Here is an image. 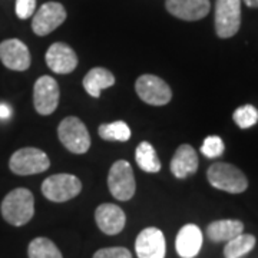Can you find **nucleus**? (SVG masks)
<instances>
[{
  "label": "nucleus",
  "instance_id": "obj_17",
  "mask_svg": "<svg viewBox=\"0 0 258 258\" xmlns=\"http://www.w3.org/2000/svg\"><path fill=\"white\" fill-rule=\"evenodd\" d=\"M200 161L197 151L188 144H182L178 148L171 159V172L175 178L184 179L189 175H194L198 169Z\"/></svg>",
  "mask_w": 258,
  "mask_h": 258
},
{
  "label": "nucleus",
  "instance_id": "obj_10",
  "mask_svg": "<svg viewBox=\"0 0 258 258\" xmlns=\"http://www.w3.org/2000/svg\"><path fill=\"white\" fill-rule=\"evenodd\" d=\"M59 85L52 76H40L33 86V105L37 113L50 115L59 105Z\"/></svg>",
  "mask_w": 258,
  "mask_h": 258
},
{
  "label": "nucleus",
  "instance_id": "obj_4",
  "mask_svg": "<svg viewBox=\"0 0 258 258\" xmlns=\"http://www.w3.org/2000/svg\"><path fill=\"white\" fill-rule=\"evenodd\" d=\"M50 159L42 149L22 148L16 151L9 161L10 171L16 175H35L49 169Z\"/></svg>",
  "mask_w": 258,
  "mask_h": 258
},
{
  "label": "nucleus",
  "instance_id": "obj_25",
  "mask_svg": "<svg viewBox=\"0 0 258 258\" xmlns=\"http://www.w3.org/2000/svg\"><path fill=\"white\" fill-rule=\"evenodd\" d=\"M225 151V145L224 141L217 135H211L208 138H205L203 147H201V152L203 155L207 158H217L224 154Z\"/></svg>",
  "mask_w": 258,
  "mask_h": 258
},
{
  "label": "nucleus",
  "instance_id": "obj_9",
  "mask_svg": "<svg viewBox=\"0 0 258 258\" xmlns=\"http://www.w3.org/2000/svg\"><path fill=\"white\" fill-rule=\"evenodd\" d=\"M66 20V10L57 2L42 5L32 19V29L37 36H46Z\"/></svg>",
  "mask_w": 258,
  "mask_h": 258
},
{
  "label": "nucleus",
  "instance_id": "obj_29",
  "mask_svg": "<svg viewBox=\"0 0 258 258\" xmlns=\"http://www.w3.org/2000/svg\"><path fill=\"white\" fill-rule=\"evenodd\" d=\"M248 8H258V0H244Z\"/></svg>",
  "mask_w": 258,
  "mask_h": 258
},
{
  "label": "nucleus",
  "instance_id": "obj_22",
  "mask_svg": "<svg viewBox=\"0 0 258 258\" xmlns=\"http://www.w3.org/2000/svg\"><path fill=\"white\" fill-rule=\"evenodd\" d=\"M98 134L102 139L109 142H126L131 139V128L123 120H115L112 123H102Z\"/></svg>",
  "mask_w": 258,
  "mask_h": 258
},
{
  "label": "nucleus",
  "instance_id": "obj_19",
  "mask_svg": "<svg viewBox=\"0 0 258 258\" xmlns=\"http://www.w3.org/2000/svg\"><path fill=\"white\" fill-rule=\"evenodd\" d=\"M244 232V224L238 220H220L207 227V235L214 242H224Z\"/></svg>",
  "mask_w": 258,
  "mask_h": 258
},
{
  "label": "nucleus",
  "instance_id": "obj_5",
  "mask_svg": "<svg viewBox=\"0 0 258 258\" xmlns=\"http://www.w3.org/2000/svg\"><path fill=\"white\" fill-rule=\"evenodd\" d=\"M82 191V182L71 174H56L46 178L42 184V194L52 203H66Z\"/></svg>",
  "mask_w": 258,
  "mask_h": 258
},
{
  "label": "nucleus",
  "instance_id": "obj_13",
  "mask_svg": "<svg viewBox=\"0 0 258 258\" xmlns=\"http://www.w3.org/2000/svg\"><path fill=\"white\" fill-rule=\"evenodd\" d=\"M46 64L52 72L59 75H66L74 72L78 66V56L69 45L56 42L47 49Z\"/></svg>",
  "mask_w": 258,
  "mask_h": 258
},
{
  "label": "nucleus",
  "instance_id": "obj_14",
  "mask_svg": "<svg viewBox=\"0 0 258 258\" xmlns=\"http://www.w3.org/2000/svg\"><path fill=\"white\" fill-rule=\"evenodd\" d=\"M166 10L181 20L197 22L204 19L211 9L210 0H166Z\"/></svg>",
  "mask_w": 258,
  "mask_h": 258
},
{
  "label": "nucleus",
  "instance_id": "obj_18",
  "mask_svg": "<svg viewBox=\"0 0 258 258\" xmlns=\"http://www.w3.org/2000/svg\"><path fill=\"white\" fill-rule=\"evenodd\" d=\"M83 88L92 98H99L103 89L111 88L115 83V76L105 68H93L83 78Z\"/></svg>",
  "mask_w": 258,
  "mask_h": 258
},
{
  "label": "nucleus",
  "instance_id": "obj_11",
  "mask_svg": "<svg viewBox=\"0 0 258 258\" xmlns=\"http://www.w3.org/2000/svg\"><path fill=\"white\" fill-rule=\"evenodd\" d=\"M138 258H165L166 242L164 232L155 227L142 230L135 241Z\"/></svg>",
  "mask_w": 258,
  "mask_h": 258
},
{
  "label": "nucleus",
  "instance_id": "obj_28",
  "mask_svg": "<svg viewBox=\"0 0 258 258\" xmlns=\"http://www.w3.org/2000/svg\"><path fill=\"white\" fill-rule=\"evenodd\" d=\"M12 115V111L10 108L6 105V103H0V119H8Z\"/></svg>",
  "mask_w": 258,
  "mask_h": 258
},
{
  "label": "nucleus",
  "instance_id": "obj_7",
  "mask_svg": "<svg viewBox=\"0 0 258 258\" xmlns=\"http://www.w3.org/2000/svg\"><path fill=\"white\" fill-rule=\"evenodd\" d=\"M241 26V0L215 2V32L218 37L228 39L238 33Z\"/></svg>",
  "mask_w": 258,
  "mask_h": 258
},
{
  "label": "nucleus",
  "instance_id": "obj_2",
  "mask_svg": "<svg viewBox=\"0 0 258 258\" xmlns=\"http://www.w3.org/2000/svg\"><path fill=\"white\" fill-rule=\"evenodd\" d=\"M208 182L225 192L241 194L248 188V179L237 166L227 162H215L207 171Z\"/></svg>",
  "mask_w": 258,
  "mask_h": 258
},
{
  "label": "nucleus",
  "instance_id": "obj_1",
  "mask_svg": "<svg viewBox=\"0 0 258 258\" xmlns=\"http://www.w3.org/2000/svg\"><path fill=\"white\" fill-rule=\"evenodd\" d=\"M0 211L10 225L22 227L33 218L35 197L26 188H16L5 197Z\"/></svg>",
  "mask_w": 258,
  "mask_h": 258
},
{
  "label": "nucleus",
  "instance_id": "obj_21",
  "mask_svg": "<svg viewBox=\"0 0 258 258\" xmlns=\"http://www.w3.org/2000/svg\"><path fill=\"white\" fill-rule=\"evenodd\" d=\"M255 237L252 234H240L234 237L232 240L227 241V245L224 248L225 258H241L247 255L251 249L255 247Z\"/></svg>",
  "mask_w": 258,
  "mask_h": 258
},
{
  "label": "nucleus",
  "instance_id": "obj_15",
  "mask_svg": "<svg viewBox=\"0 0 258 258\" xmlns=\"http://www.w3.org/2000/svg\"><path fill=\"white\" fill-rule=\"evenodd\" d=\"M95 220L99 230L106 235H116L123 230L126 224V215L123 210L115 204H101L95 211Z\"/></svg>",
  "mask_w": 258,
  "mask_h": 258
},
{
  "label": "nucleus",
  "instance_id": "obj_26",
  "mask_svg": "<svg viewBox=\"0 0 258 258\" xmlns=\"http://www.w3.org/2000/svg\"><path fill=\"white\" fill-rule=\"evenodd\" d=\"M93 258H132V254L128 248L123 247H111V248L98 249Z\"/></svg>",
  "mask_w": 258,
  "mask_h": 258
},
{
  "label": "nucleus",
  "instance_id": "obj_12",
  "mask_svg": "<svg viewBox=\"0 0 258 258\" xmlns=\"http://www.w3.org/2000/svg\"><path fill=\"white\" fill-rule=\"evenodd\" d=\"M0 60L8 69L23 72L30 66V52L19 39H8L0 43Z\"/></svg>",
  "mask_w": 258,
  "mask_h": 258
},
{
  "label": "nucleus",
  "instance_id": "obj_23",
  "mask_svg": "<svg viewBox=\"0 0 258 258\" xmlns=\"http://www.w3.org/2000/svg\"><path fill=\"white\" fill-rule=\"evenodd\" d=\"M29 258H63L53 241L46 237H37L29 244Z\"/></svg>",
  "mask_w": 258,
  "mask_h": 258
},
{
  "label": "nucleus",
  "instance_id": "obj_8",
  "mask_svg": "<svg viewBox=\"0 0 258 258\" xmlns=\"http://www.w3.org/2000/svg\"><path fill=\"white\" fill-rule=\"evenodd\" d=\"M135 91L148 105L164 106L172 98V91L168 83L155 75H142L137 79Z\"/></svg>",
  "mask_w": 258,
  "mask_h": 258
},
{
  "label": "nucleus",
  "instance_id": "obj_16",
  "mask_svg": "<svg viewBox=\"0 0 258 258\" xmlns=\"http://www.w3.org/2000/svg\"><path fill=\"white\" fill-rule=\"evenodd\" d=\"M201 247H203L201 230L194 224L184 225L176 235L175 248L178 255L181 258L197 257L201 251Z\"/></svg>",
  "mask_w": 258,
  "mask_h": 258
},
{
  "label": "nucleus",
  "instance_id": "obj_3",
  "mask_svg": "<svg viewBox=\"0 0 258 258\" xmlns=\"http://www.w3.org/2000/svg\"><path fill=\"white\" fill-rule=\"evenodd\" d=\"M57 137L63 147L76 155H82L91 148V135L88 128L76 116H68L59 123Z\"/></svg>",
  "mask_w": 258,
  "mask_h": 258
},
{
  "label": "nucleus",
  "instance_id": "obj_6",
  "mask_svg": "<svg viewBox=\"0 0 258 258\" xmlns=\"http://www.w3.org/2000/svg\"><path fill=\"white\" fill-rule=\"evenodd\" d=\"M108 186L112 197L118 201H129L137 191L135 175L129 162L119 159L109 169Z\"/></svg>",
  "mask_w": 258,
  "mask_h": 258
},
{
  "label": "nucleus",
  "instance_id": "obj_24",
  "mask_svg": "<svg viewBox=\"0 0 258 258\" xmlns=\"http://www.w3.org/2000/svg\"><path fill=\"white\" fill-rule=\"evenodd\" d=\"M232 118L241 129H248L258 122V111L252 105H244L235 109Z\"/></svg>",
  "mask_w": 258,
  "mask_h": 258
},
{
  "label": "nucleus",
  "instance_id": "obj_20",
  "mask_svg": "<svg viewBox=\"0 0 258 258\" xmlns=\"http://www.w3.org/2000/svg\"><path fill=\"white\" fill-rule=\"evenodd\" d=\"M135 159L138 166L149 174H157L161 171V161L157 155L155 148L152 147V144H149L147 141L141 142L137 147V152H135Z\"/></svg>",
  "mask_w": 258,
  "mask_h": 258
},
{
  "label": "nucleus",
  "instance_id": "obj_27",
  "mask_svg": "<svg viewBox=\"0 0 258 258\" xmlns=\"http://www.w3.org/2000/svg\"><path fill=\"white\" fill-rule=\"evenodd\" d=\"M36 10V0H16V15L19 19L32 18Z\"/></svg>",
  "mask_w": 258,
  "mask_h": 258
}]
</instances>
